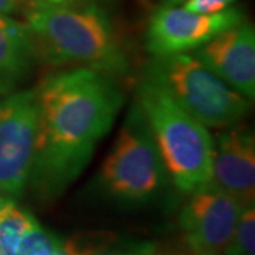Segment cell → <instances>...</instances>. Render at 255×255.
Segmentation results:
<instances>
[{
	"instance_id": "cell-1",
	"label": "cell",
	"mask_w": 255,
	"mask_h": 255,
	"mask_svg": "<svg viewBox=\"0 0 255 255\" xmlns=\"http://www.w3.org/2000/svg\"><path fill=\"white\" fill-rule=\"evenodd\" d=\"M38 129L30 180L44 199L63 193L84 172L124 107L114 77L75 67L36 87Z\"/></svg>"
},
{
	"instance_id": "cell-2",
	"label": "cell",
	"mask_w": 255,
	"mask_h": 255,
	"mask_svg": "<svg viewBox=\"0 0 255 255\" xmlns=\"http://www.w3.org/2000/svg\"><path fill=\"white\" fill-rule=\"evenodd\" d=\"M26 23L40 60L90 68L111 77L125 75L129 70L111 20L98 6L33 3L26 13Z\"/></svg>"
},
{
	"instance_id": "cell-3",
	"label": "cell",
	"mask_w": 255,
	"mask_h": 255,
	"mask_svg": "<svg viewBox=\"0 0 255 255\" xmlns=\"http://www.w3.org/2000/svg\"><path fill=\"white\" fill-rule=\"evenodd\" d=\"M137 105L174 186L191 193L209 184L214 142L209 128L183 111L147 71L139 85Z\"/></svg>"
},
{
	"instance_id": "cell-4",
	"label": "cell",
	"mask_w": 255,
	"mask_h": 255,
	"mask_svg": "<svg viewBox=\"0 0 255 255\" xmlns=\"http://www.w3.org/2000/svg\"><path fill=\"white\" fill-rule=\"evenodd\" d=\"M147 73L183 111L204 127L237 125L250 110V101L190 53L155 57Z\"/></svg>"
},
{
	"instance_id": "cell-5",
	"label": "cell",
	"mask_w": 255,
	"mask_h": 255,
	"mask_svg": "<svg viewBox=\"0 0 255 255\" xmlns=\"http://www.w3.org/2000/svg\"><path fill=\"white\" fill-rule=\"evenodd\" d=\"M101 184L122 201H145L163 189L169 176L139 105L128 112L100 172Z\"/></svg>"
},
{
	"instance_id": "cell-6",
	"label": "cell",
	"mask_w": 255,
	"mask_h": 255,
	"mask_svg": "<svg viewBox=\"0 0 255 255\" xmlns=\"http://www.w3.org/2000/svg\"><path fill=\"white\" fill-rule=\"evenodd\" d=\"M37 129V88L6 95L0 102V203L14 201L28 184Z\"/></svg>"
},
{
	"instance_id": "cell-7",
	"label": "cell",
	"mask_w": 255,
	"mask_h": 255,
	"mask_svg": "<svg viewBox=\"0 0 255 255\" xmlns=\"http://www.w3.org/2000/svg\"><path fill=\"white\" fill-rule=\"evenodd\" d=\"M244 20V13L236 7L201 14L183 7L164 6L156 10L149 20L146 50L153 57L194 51Z\"/></svg>"
},
{
	"instance_id": "cell-8",
	"label": "cell",
	"mask_w": 255,
	"mask_h": 255,
	"mask_svg": "<svg viewBox=\"0 0 255 255\" xmlns=\"http://www.w3.org/2000/svg\"><path fill=\"white\" fill-rule=\"evenodd\" d=\"M243 206L209 183L191 191L180 214L183 234L196 255H220L227 248Z\"/></svg>"
},
{
	"instance_id": "cell-9",
	"label": "cell",
	"mask_w": 255,
	"mask_h": 255,
	"mask_svg": "<svg viewBox=\"0 0 255 255\" xmlns=\"http://www.w3.org/2000/svg\"><path fill=\"white\" fill-rule=\"evenodd\" d=\"M193 55L247 101H254L255 30L253 24L244 20L196 48Z\"/></svg>"
},
{
	"instance_id": "cell-10",
	"label": "cell",
	"mask_w": 255,
	"mask_h": 255,
	"mask_svg": "<svg viewBox=\"0 0 255 255\" xmlns=\"http://www.w3.org/2000/svg\"><path fill=\"white\" fill-rule=\"evenodd\" d=\"M243 206H254L255 137L253 129L227 127L213 142L211 182Z\"/></svg>"
},
{
	"instance_id": "cell-11",
	"label": "cell",
	"mask_w": 255,
	"mask_h": 255,
	"mask_svg": "<svg viewBox=\"0 0 255 255\" xmlns=\"http://www.w3.org/2000/svg\"><path fill=\"white\" fill-rule=\"evenodd\" d=\"M38 60L36 41L27 23L0 13V94L16 91Z\"/></svg>"
},
{
	"instance_id": "cell-12",
	"label": "cell",
	"mask_w": 255,
	"mask_h": 255,
	"mask_svg": "<svg viewBox=\"0 0 255 255\" xmlns=\"http://www.w3.org/2000/svg\"><path fill=\"white\" fill-rule=\"evenodd\" d=\"M40 226L36 219L13 200L0 203V255H14L20 238Z\"/></svg>"
},
{
	"instance_id": "cell-13",
	"label": "cell",
	"mask_w": 255,
	"mask_h": 255,
	"mask_svg": "<svg viewBox=\"0 0 255 255\" xmlns=\"http://www.w3.org/2000/svg\"><path fill=\"white\" fill-rule=\"evenodd\" d=\"M224 255H255V209L244 207Z\"/></svg>"
},
{
	"instance_id": "cell-14",
	"label": "cell",
	"mask_w": 255,
	"mask_h": 255,
	"mask_svg": "<svg viewBox=\"0 0 255 255\" xmlns=\"http://www.w3.org/2000/svg\"><path fill=\"white\" fill-rule=\"evenodd\" d=\"M63 248V241L37 226L20 238L14 255H50Z\"/></svg>"
},
{
	"instance_id": "cell-15",
	"label": "cell",
	"mask_w": 255,
	"mask_h": 255,
	"mask_svg": "<svg viewBox=\"0 0 255 255\" xmlns=\"http://www.w3.org/2000/svg\"><path fill=\"white\" fill-rule=\"evenodd\" d=\"M114 236L101 233V234H78L63 243V248L70 255H95L102 253L112 243Z\"/></svg>"
},
{
	"instance_id": "cell-16",
	"label": "cell",
	"mask_w": 255,
	"mask_h": 255,
	"mask_svg": "<svg viewBox=\"0 0 255 255\" xmlns=\"http://www.w3.org/2000/svg\"><path fill=\"white\" fill-rule=\"evenodd\" d=\"M236 0H183V9L201 13V14H213L228 9Z\"/></svg>"
},
{
	"instance_id": "cell-17",
	"label": "cell",
	"mask_w": 255,
	"mask_h": 255,
	"mask_svg": "<svg viewBox=\"0 0 255 255\" xmlns=\"http://www.w3.org/2000/svg\"><path fill=\"white\" fill-rule=\"evenodd\" d=\"M21 9V0H0V13H16Z\"/></svg>"
},
{
	"instance_id": "cell-18",
	"label": "cell",
	"mask_w": 255,
	"mask_h": 255,
	"mask_svg": "<svg viewBox=\"0 0 255 255\" xmlns=\"http://www.w3.org/2000/svg\"><path fill=\"white\" fill-rule=\"evenodd\" d=\"M34 4H64V3H70L73 0H31Z\"/></svg>"
},
{
	"instance_id": "cell-19",
	"label": "cell",
	"mask_w": 255,
	"mask_h": 255,
	"mask_svg": "<svg viewBox=\"0 0 255 255\" xmlns=\"http://www.w3.org/2000/svg\"><path fill=\"white\" fill-rule=\"evenodd\" d=\"M95 255H150L149 253H98Z\"/></svg>"
},
{
	"instance_id": "cell-20",
	"label": "cell",
	"mask_w": 255,
	"mask_h": 255,
	"mask_svg": "<svg viewBox=\"0 0 255 255\" xmlns=\"http://www.w3.org/2000/svg\"><path fill=\"white\" fill-rule=\"evenodd\" d=\"M182 1L183 0H166V6H176Z\"/></svg>"
},
{
	"instance_id": "cell-21",
	"label": "cell",
	"mask_w": 255,
	"mask_h": 255,
	"mask_svg": "<svg viewBox=\"0 0 255 255\" xmlns=\"http://www.w3.org/2000/svg\"><path fill=\"white\" fill-rule=\"evenodd\" d=\"M50 255H70L64 248H61V250H57V251H54V253H51Z\"/></svg>"
}]
</instances>
